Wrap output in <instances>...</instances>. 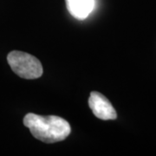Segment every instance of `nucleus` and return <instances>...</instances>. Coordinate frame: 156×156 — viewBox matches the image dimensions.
Wrapping results in <instances>:
<instances>
[{
  "label": "nucleus",
  "mask_w": 156,
  "mask_h": 156,
  "mask_svg": "<svg viewBox=\"0 0 156 156\" xmlns=\"http://www.w3.org/2000/svg\"><path fill=\"white\" fill-rule=\"evenodd\" d=\"M89 106L98 119L108 121L115 120L117 114L115 108L106 96L96 91H92L89 98Z\"/></svg>",
  "instance_id": "obj_3"
},
{
  "label": "nucleus",
  "mask_w": 156,
  "mask_h": 156,
  "mask_svg": "<svg viewBox=\"0 0 156 156\" xmlns=\"http://www.w3.org/2000/svg\"><path fill=\"white\" fill-rule=\"evenodd\" d=\"M7 61L18 76L24 79H37L42 76L44 69L37 57L26 52L13 50L7 56Z\"/></svg>",
  "instance_id": "obj_2"
},
{
  "label": "nucleus",
  "mask_w": 156,
  "mask_h": 156,
  "mask_svg": "<svg viewBox=\"0 0 156 156\" xmlns=\"http://www.w3.org/2000/svg\"><path fill=\"white\" fill-rule=\"evenodd\" d=\"M69 14L78 20L89 17L95 7V0H65Z\"/></svg>",
  "instance_id": "obj_4"
},
{
  "label": "nucleus",
  "mask_w": 156,
  "mask_h": 156,
  "mask_svg": "<svg viewBox=\"0 0 156 156\" xmlns=\"http://www.w3.org/2000/svg\"><path fill=\"white\" fill-rule=\"evenodd\" d=\"M23 125L36 139L44 143H56L65 140L71 132L69 123L56 115H40L28 113L23 118Z\"/></svg>",
  "instance_id": "obj_1"
}]
</instances>
